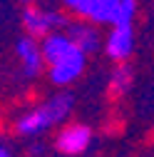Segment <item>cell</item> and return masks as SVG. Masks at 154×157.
<instances>
[{
    "label": "cell",
    "mask_w": 154,
    "mask_h": 157,
    "mask_svg": "<svg viewBox=\"0 0 154 157\" xmlns=\"http://www.w3.org/2000/svg\"><path fill=\"white\" fill-rule=\"evenodd\" d=\"M70 17L94 25H132L137 17V0H60Z\"/></svg>",
    "instance_id": "obj_2"
},
{
    "label": "cell",
    "mask_w": 154,
    "mask_h": 157,
    "mask_svg": "<svg viewBox=\"0 0 154 157\" xmlns=\"http://www.w3.org/2000/svg\"><path fill=\"white\" fill-rule=\"evenodd\" d=\"M52 145H55L57 152L65 155V157H80L92 145V130H90V125H82V122L62 125L60 130H57Z\"/></svg>",
    "instance_id": "obj_4"
},
{
    "label": "cell",
    "mask_w": 154,
    "mask_h": 157,
    "mask_svg": "<svg viewBox=\"0 0 154 157\" xmlns=\"http://www.w3.org/2000/svg\"><path fill=\"white\" fill-rule=\"evenodd\" d=\"M134 48H137V37H134V28L132 25H112L109 33L105 35V55L117 65V63H127Z\"/></svg>",
    "instance_id": "obj_7"
},
{
    "label": "cell",
    "mask_w": 154,
    "mask_h": 157,
    "mask_svg": "<svg viewBox=\"0 0 154 157\" xmlns=\"http://www.w3.org/2000/svg\"><path fill=\"white\" fill-rule=\"evenodd\" d=\"M20 23L25 28V35H32L37 40H42L50 33L65 30L67 23H70V15H67V10H57V8H45V5L30 3V5L23 8Z\"/></svg>",
    "instance_id": "obj_3"
},
{
    "label": "cell",
    "mask_w": 154,
    "mask_h": 157,
    "mask_svg": "<svg viewBox=\"0 0 154 157\" xmlns=\"http://www.w3.org/2000/svg\"><path fill=\"white\" fill-rule=\"evenodd\" d=\"M23 3H28V5H30V3H42V0H23Z\"/></svg>",
    "instance_id": "obj_12"
},
{
    "label": "cell",
    "mask_w": 154,
    "mask_h": 157,
    "mask_svg": "<svg viewBox=\"0 0 154 157\" xmlns=\"http://www.w3.org/2000/svg\"><path fill=\"white\" fill-rule=\"evenodd\" d=\"M132 82H134V72H132V67L129 65H124V63H117L112 67V72H109V95L112 97H122V95H127L129 92V87H132Z\"/></svg>",
    "instance_id": "obj_10"
},
{
    "label": "cell",
    "mask_w": 154,
    "mask_h": 157,
    "mask_svg": "<svg viewBox=\"0 0 154 157\" xmlns=\"http://www.w3.org/2000/svg\"><path fill=\"white\" fill-rule=\"evenodd\" d=\"M0 157H13V150L8 147V142L0 140Z\"/></svg>",
    "instance_id": "obj_11"
},
{
    "label": "cell",
    "mask_w": 154,
    "mask_h": 157,
    "mask_svg": "<svg viewBox=\"0 0 154 157\" xmlns=\"http://www.w3.org/2000/svg\"><path fill=\"white\" fill-rule=\"evenodd\" d=\"M72 105H75V100H72L70 92H55V95L45 97L42 102H37V105H32L25 112L17 115L15 135L40 137V135L55 130L57 125H65V120L72 112Z\"/></svg>",
    "instance_id": "obj_1"
},
{
    "label": "cell",
    "mask_w": 154,
    "mask_h": 157,
    "mask_svg": "<svg viewBox=\"0 0 154 157\" xmlns=\"http://www.w3.org/2000/svg\"><path fill=\"white\" fill-rule=\"evenodd\" d=\"M85 67H87V52L77 48V50H72L70 55L60 57L57 63L47 65V77H50V82H52L55 87H67V85L77 82V80L82 77Z\"/></svg>",
    "instance_id": "obj_5"
},
{
    "label": "cell",
    "mask_w": 154,
    "mask_h": 157,
    "mask_svg": "<svg viewBox=\"0 0 154 157\" xmlns=\"http://www.w3.org/2000/svg\"><path fill=\"white\" fill-rule=\"evenodd\" d=\"M15 57H17V65H20L25 77H37L42 70H47L42 43L32 35H23L15 40Z\"/></svg>",
    "instance_id": "obj_6"
},
{
    "label": "cell",
    "mask_w": 154,
    "mask_h": 157,
    "mask_svg": "<svg viewBox=\"0 0 154 157\" xmlns=\"http://www.w3.org/2000/svg\"><path fill=\"white\" fill-rule=\"evenodd\" d=\"M40 43H42V52H45V63H47V65L57 63L60 57H65V55H70L72 50H77V43L70 37L67 30L50 33L47 37H42ZM80 50H82V48H80Z\"/></svg>",
    "instance_id": "obj_9"
},
{
    "label": "cell",
    "mask_w": 154,
    "mask_h": 157,
    "mask_svg": "<svg viewBox=\"0 0 154 157\" xmlns=\"http://www.w3.org/2000/svg\"><path fill=\"white\" fill-rule=\"evenodd\" d=\"M65 30L77 43V48H82L87 55H92V52H97V50L105 48V37L100 33V25H94V23L80 20V17H70V23H67Z\"/></svg>",
    "instance_id": "obj_8"
}]
</instances>
